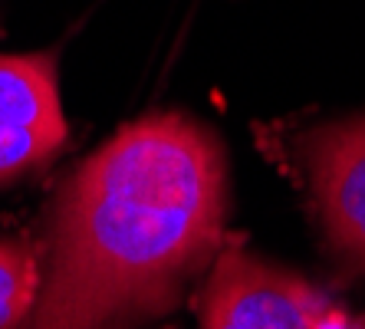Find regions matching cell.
I'll list each match as a JSON object with an SVG mask.
<instances>
[{
	"label": "cell",
	"mask_w": 365,
	"mask_h": 329,
	"mask_svg": "<svg viewBox=\"0 0 365 329\" xmlns=\"http://www.w3.org/2000/svg\"><path fill=\"white\" fill-rule=\"evenodd\" d=\"M40 293V244L0 234V329H17Z\"/></svg>",
	"instance_id": "5"
},
{
	"label": "cell",
	"mask_w": 365,
	"mask_h": 329,
	"mask_svg": "<svg viewBox=\"0 0 365 329\" xmlns=\"http://www.w3.org/2000/svg\"><path fill=\"white\" fill-rule=\"evenodd\" d=\"M227 208V155L204 122L122 126L53 194L40 293L17 329H162L221 253Z\"/></svg>",
	"instance_id": "1"
},
{
	"label": "cell",
	"mask_w": 365,
	"mask_h": 329,
	"mask_svg": "<svg viewBox=\"0 0 365 329\" xmlns=\"http://www.w3.org/2000/svg\"><path fill=\"white\" fill-rule=\"evenodd\" d=\"M319 329H365V320H359V316H352L349 310L332 303L329 313L323 316V323H319Z\"/></svg>",
	"instance_id": "6"
},
{
	"label": "cell",
	"mask_w": 365,
	"mask_h": 329,
	"mask_svg": "<svg viewBox=\"0 0 365 329\" xmlns=\"http://www.w3.org/2000/svg\"><path fill=\"white\" fill-rule=\"evenodd\" d=\"M66 142L56 53H0V188L46 168Z\"/></svg>",
	"instance_id": "4"
},
{
	"label": "cell",
	"mask_w": 365,
	"mask_h": 329,
	"mask_svg": "<svg viewBox=\"0 0 365 329\" xmlns=\"http://www.w3.org/2000/svg\"><path fill=\"white\" fill-rule=\"evenodd\" d=\"M293 152L329 257L365 273V116L309 128Z\"/></svg>",
	"instance_id": "3"
},
{
	"label": "cell",
	"mask_w": 365,
	"mask_h": 329,
	"mask_svg": "<svg viewBox=\"0 0 365 329\" xmlns=\"http://www.w3.org/2000/svg\"><path fill=\"white\" fill-rule=\"evenodd\" d=\"M329 306L309 280L240 247H221L197 290L201 329H319Z\"/></svg>",
	"instance_id": "2"
}]
</instances>
